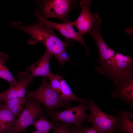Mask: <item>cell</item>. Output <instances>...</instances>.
I'll use <instances>...</instances> for the list:
<instances>
[{"mask_svg":"<svg viewBox=\"0 0 133 133\" xmlns=\"http://www.w3.org/2000/svg\"><path fill=\"white\" fill-rule=\"evenodd\" d=\"M11 26L28 34L30 36L28 43L34 45L40 42L46 47L47 50L55 56L65 51L66 48L70 44L58 37L51 28L40 22L24 26L21 22H14Z\"/></svg>","mask_w":133,"mask_h":133,"instance_id":"cell-1","label":"cell"},{"mask_svg":"<svg viewBox=\"0 0 133 133\" xmlns=\"http://www.w3.org/2000/svg\"><path fill=\"white\" fill-rule=\"evenodd\" d=\"M47 77H43L42 83L37 90L29 91L27 94V98L34 99L43 104L47 112H51L60 108L66 109L71 107L70 102L62 99L51 87L50 83L47 80Z\"/></svg>","mask_w":133,"mask_h":133,"instance_id":"cell-2","label":"cell"},{"mask_svg":"<svg viewBox=\"0 0 133 133\" xmlns=\"http://www.w3.org/2000/svg\"><path fill=\"white\" fill-rule=\"evenodd\" d=\"M87 100L91 112L88 117V122L92 123L100 133H112L119 128L120 121L119 115L115 116L106 114L90 98L88 97Z\"/></svg>","mask_w":133,"mask_h":133,"instance_id":"cell-3","label":"cell"},{"mask_svg":"<svg viewBox=\"0 0 133 133\" xmlns=\"http://www.w3.org/2000/svg\"><path fill=\"white\" fill-rule=\"evenodd\" d=\"M41 104L36 100L27 98L20 115L17 118L12 131L10 133H20L25 131L35 120L46 111L43 108Z\"/></svg>","mask_w":133,"mask_h":133,"instance_id":"cell-4","label":"cell"},{"mask_svg":"<svg viewBox=\"0 0 133 133\" xmlns=\"http://www.w3.org/2000/svg\"><path fill=\"white\" fill-rule=\"evenodd\" d=\"M89 105L80 103L79 105L70 107L62 111H56L47 112L46 115L53 122H62L73 123L76 126H80L88 118L86 111L89 110Z\"/></svg>","mask_w":133,"mask_h":133,"instance_id":"cell-5","label":"cell"},{"mask_svg":"<svg viewBox=\"0 0 133 133\" xmlns=\"http://www.w3.org/2000/svg\"><path fill=\"white\" fill-rule=\"evenodd\" d=\"M40 9L38 11L43 17L47 19L57 18L65 21L71 9L73 1L69 0H49L41 1Z\"/></svg>","mask_w":133,"mask_h":133,"instance_id":"cell-6","label":"cell"},{"mask_svg":"<svg viewBox=\"0 0 133 133\" xmlns=\"http://www.w3.org/2000/svg\"><path fill=\"white\" fill-rule=\"evenodd\" d=\"M92 3L89 0H84L80 3L81 8L80 14L77 19L70 24L76 27L79 33L81 35L89 32L90 30L96 23L101 21L97 14H92L89 10Z\"/></svg>","mask_w":133,"mask_h":133,"instance_id":"cell-7","label":"cell"},{"mask_svg":"<svg viewBox=\"0 0 133 133\" xmlns=\"http://www.w3.org/2000/svg\"><path fill=\"white\" fill-rule=\"evenodd\" d=\"M35 15L37 17L40 23L46 25L52 29L57 30L67 39L79 42L88 49L82 35L75 31L73 25L70 24L71 22L67 20L62 23H58L50 21L40 15L37 8L35 10Z\"/></svg>","mask_w":133,"mask_h":133,"instance_id":"cell-8","label":"cell"},{"mask_svg":"<svg viewBox=\"0 0 133 133\" xmlns=\"http://www.w3.org/2000/svg\"><path fill=\"white\" fill-rule=\"evenodd\" d=\"M17 77L19 80L16 85L0 93L2 101L5 102L12 99L24 97L27 86L32 82L33 79L31 78V74L26 72L19 73Z\"/></svg>","mask_w":133,"mask_h":133,"instance_id":"cell-9","label":"cell"},{"mask_svg":"<svg viewBox=\"0 0 133 133\" xmlns=\"http://www.w3.org/2000/svg\"><path fill=\"white\" fill-rule=\"evenodd\" d=\"M101 23V21L96 23L92 27L89 32L90 36L95 39L98 49L99 62L103 63L110 59L116 52L108 47L103 39L99 31V26Z\"/></svg>","mask_w":133,"mask_h":133,"instance_id":"cell-10","label":"cell"},{"mask_svg":"<svg viewBox=\"0 0 133 133\" xmlns=\"http://www.w3.org/2000/svg\"><path fill=\"white\" fill-rule=\"evenodd\" d=\"M116 84V89L111 93L112 96L118 98L133 108V77L121 80Z\"/></svg>","mask_w":133,"mask_h":133,"instance_id":"cell-11","label":"cell"},{"mask_svg":"<svg viewBox=\"0 0 133 133\" xmlns=\"http://www.w3.org/2000/svg\"><path fill=\"white\" fill-rule=\"evenodd\" d=\"M52 55L46 50L38 60L27 67V71L31 72V78L37 76L48 77L51 73L50 69L49 61Z\"/></svg>","mask_w":133,"mask_h":133,"instance_id":"cell-12","label":"cell"},{"mask_svg":"<svg viewBox=\"0 0 133 133\" xmlns=\"http://www.w3.org/2000/svg\"><path fill=\"white\" fill-rule=\"evenodd\" d=\"M17 118L1 104L0 106V133H10L13 129Z\"/></svg>","mask_w":133,"mask_h":133,"instance_id":"cell-13","label":"cell"},{"mask_svg":"<svg viewBox=\"0 0 133 133\" xmlns=\"http://www.w3.org/2000/svg\"><path fill=\"white\" fill-rule=\"evenodd\" d=\"M57 93L62 99L66 101H73L86 104L88 103L87 100L80 98L73 93L64 77L61 81L60 89Z\"/></svg>","mask_w":133,"mask_h":133,"instance_id":"cell-14","label":"cell"},{"mask_svg":"<svg viewBox=\"0 0 133 133\" xmlns=\"http://www.w3.org/2000/svg\"><path fill=\"white\" fill-rule=\"evenodd\" d=\"M8 59L6 54L0 52V78L7 81L10 84V87H11L16 85L18 81L14 77L6 65V62Z\"/></svg>","mask_w":133,"mask_h":133,"instance_id":"cell-15","label":"cell"},{"mask_svg":"<svg viewBox=\"0 0 133 133\" xmlns=\"http://www.w3.org/2000/svg\"><path fill=\"white\" fill-rule=\"evenodd\" d=\"M26 101L25 97L17 98L4 102L2 104L17 118L23 109Z\"/></svg>","mask_w":133,"mask_h":133,"instance_id":"cell-16","label":"cell"},{"mask_svg":"<svg viewBox=\"0 0 133 133\" xmlns=\"http://www.w3.org/2000/svg\"><path fill=\"white\" fill-rule=\"evenodd\" d=\"M119 115L120 119L119 128L125 133H133V122L129 119H133V113L122 111Z\"/></svg>","mask_w":133,"mask_h":133,"instance_id":"cell-17","label":"cell"},{"mask_svg":"<svg viewBox=\"0 0 133 133\" xmlns=\"http://www.w3.org/2000/svg\"><path fill=\"white\" fill-rule=\"evenodd\" d=\"M37 130L44 133H48L50 131L53 129L54 125L48 120L43 115L39 119L33 122L32 124Z\"/></svg>","mask_w":133,"mask_h":133,"instance_id":"cell-18","label":"cell"},{"mask_svg":"<svg viewBox=\"0 0 133 133\" xmlns=\"http://www.w3.org/2000/svg\"><path fill=\"white\" fill-rule=\"evenodd\" d=\"M52 133H72V126L70 124L54 122Z\"/></svg>","mask_w":133,"mask_h":133,"instance_id":"cell-19","label":"cell"},{"mask_svg":"<svg viewBox=\"0 0 133 133\" xmlns=\"http://www.w3.org/2000/svg\"><path fill=\"white\" fill-rule=\"evenodd\" d=\"M47 78L50 80V83L51 87L57 93L60 89L61 81L63 77L59 74H55L51 73Z\"/></svg>","mask_w":133,"mask_h":133,"instance_id":"cell-20","label":"cell"},{"mask_svg":"<svg viewBox=\"0 0 133 133\" xmlns=\"http://www.w3.org/2000/svg\"><path fill=\"white\" fill-rule=\"evenodd\" d=\"M57 60L59 63L63 66L64 64L67 61H71L68 54L65 51L55 56Z\"/></svg>","mask_w":133,"mask_h":133,"instance_id":"cell-21","label":"cell"},{"mask_svg":"<svg viewBox=\"0 0 133 133\" xmlns=\"http://www.w3.org/2000/svg\"><path fill=\"white\" fill-rule=\"evenodd\" d=\"M82 133H100L99 131L94 126L90 127L83 126Z\"/></svg>","mask_w":133,"mask_h":133,"instance_id":"cell-22","label":"cell"},{"mask_svg":"<svg viewBox=\"0 0 133 133\" xmlns=\"http://www.w3.org/2000/svg\"><path fill=\"white\" fill-rule=\"evenodd\" d=\"M83 126H76L72 127V133H82Z\"/></svg>","mask_w":133,"mask_h":133,"instance_id":"cell-23","label":"cell"},{"mask_svg":"<svg viewBox=\"0 0 133 133\" xmlns=\"http://www.w3.org/2000/svg\"><path fill=\"white\" fill-rule=\"evenodd\" d=\"M31 133H44L37 130L36 131H34L32 132Z\"/></svg>","mask_w":133,"mask_h":133,"instance_id":"cell-24","label":"cell"},{"mask_svg":"<svg viewBox=\"0 0 133 133\" xmlns=\"http://www.w3.org/2000/svg\"><path fill=\"white\" fill-rule=\"evenodd\" d=\"M2 101L1 100H0V105L1 104V102Z\"/></svg>","mask_w":133,"mask_h":133,"instance_id":"cell-25","label":"cell"},{"mask_svg":"<svg viewBox=\"0 0 133 133\" xmlns=\"http://www.w3.org/2000/svg\"></svg>","mask_w":133,"mask_h":133,"instance_id":"cell-26","label":"cell"}]
</instances>
